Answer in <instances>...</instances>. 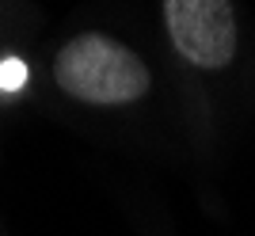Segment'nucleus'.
Wrapping results in <instances>:
<instances>
[{"label":"nucleus","mask_w":255,"mask_h":236,"mask_svg":"<svg viewBox=\"0 0 255 236\" xmlns=\"http://www.w3.org/2000/svg\"><path fill=\"white\" fill-rule=\"evenodd\" d=\"M23 61H0V88H19L23 84Z\"/></svg>","instance_id":"obj_3"},{"label":"nucleus","mask_w":255,"mask_h":236,"mask_svg":"<svg viewBox=\"0 0 255 236\" xmlns=\"http://www.w3.org/2000/svg\"><path fill=\"white\" fill-rule=\"evenodd\" d=\"M171 46L198 69H225L236 54V15L229 0H164Z\"/></svg>","instance_id":"obj_2"},{"label":"nucleus","mask_w":255,"mask_h":236,"mask_svg":"<svg viewBox=\"0 0 255 236\" xmlns=\"http://www.w3.org/2000/svg\"><path fill=\"white\" fill-rule=\"evenodd\" d=\"M53 80L69 99L88 107H122L149 92L152 76L129 46L107 34H76L53 61Z\"/></svg>","instance_id":"obj_1"}]
</instances>
